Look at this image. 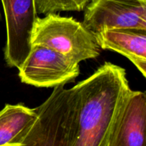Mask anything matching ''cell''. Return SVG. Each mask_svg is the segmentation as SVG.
I'll list each match as a JSON object with an SVG mask.
<instances>
[{
    "label": "cell",
    "instance_id": "cell-1",
    "mask_svg": "<svg viewBox=\"0 0 146 146\" xmlns=\"http://www.w3.org/2000/svg\"><path fill=\"white\" fill-rule=\"evenodd\" d=\"M73 88L74 104L58 146H109L114 122L131 90L125 68L106 62Z\"/></svg>",
    "mask_w": 146,
    "mask_h": 146
},
{
    "label": "cell",
    "instance_id": "cell-2",
    "mask_svg": "<svg viewBox=\"0 0 146 146\" xmlns=\"http://www.w3.org/2000/svg\"><path fill=\"white\" fill-rule=\"evenodd\" d=\"M31 44L49 47L78 63L97 58L101 52L94 34L82 22L56 13L37 18Z\"/></svg>",
    "mask_w": 146,
    "mask_h": 146
},
{
    "label": "cell",
    "instance_id": "cell-3",
    "mask_svg": "<svg viewBox=\"0 0 146 146\" xmlns=\"http://www.w3.org/2000/svg\"><path fill=\"white\" fill-rule=\"evenodd\" d=\"M74 101L73 88L58 86L36 107V118L12 146H58Z\"/></svg>",
    "mask_w": 146,
    "mask_h": 146
},
{
    "label": "cell",
    "instance_id": "cell-4",
    "mask_svg": "<svg viewBox=\"0 0 146 146\" xmlns=\"http://www.w3.org/2000/svg\"><path fill=\"white\" fill-rule=\"evenodd\" d=\"M21 82L38 88H54L75 81L79 63L41 44H34L18 68Z\"/></svg>",
    "mask_w": 146,
    "mask_h": 146
},
{
    "label": "cell",
    "instance_id": "cell-5",
    "mask_svg": "<svg viewBox=\"0 0 146 146\" xmlns=\"http://www.w3.org/2000/svg\"><path fill=\"white\" fill-rule=\"evenodd\" d=\"M83 24L94 34L111 29L146 30V0H91Z\"/></svg>",
    "mask_w": 146,
    "mask_h": 146
},
{
    "label": "cell",
    "instance_id": "cell-6",
    "mask_svg": "<svg viewBox=\"0 0 146 146\" xmlns=\"http://www.w3.org/2000/svg\"><path fill=\"white\" fill-rule=\"evenodd\" d=\"M7 26L4 59L8 66L19 68L31 49L34 24L38 18L34 0H1Z\"/></svg>",
    "mask_w": 146,
    "mask_h": 146
},
{
    "label": "cell",
    "instance_id": "cell-7",
    "mask_svg": "<svg viewBox=\"0 0 146 146\" xmlns=\"http://www.w3.org/2000/svg\"><path fill=\"white\" fill-rule=\"evenodd\" d=\"M146 94L130 90L114 122L109 146H145Z\"/></svg>",
    "mask_w": 146,
    "mask_h": 146
},
{
    "label": "cell",
    "instance_id": "cell-8",
    "mask_svg": "<svg viewBox=\"0 0 146 146\" xmlns=\"http://www.w3.org/2000/svg\"><path fill=\"white\" fill-rule=\"evenodd\" d=\"M101 49L119 53L146 76V30L111 29L94 34Z\"/></svg>",
    "mask_w": 146,
    "mask_h": 146
},
{
    "label": "cell",
    "instance_id": "cell-9",
    "mask_svg": "<svg viewBox=\"0 0 146 146\" xmlns=\"http://www.w3.org/2000/svg\"><path fill=\"white\" fill-rule=\"evenodd\" d=\"M36 118V108L6 104L0 111V146H12Z\"/></svg>",
    "mask_w": 146,
    "mask_h": 146
},
{
    "label": "cell",
    "instance_id": "cell-10",
    "mask_svg": "<svg viewBox=\"0 0 146 146\" xmlns=\"http://www.w3.org/2000/svg\"><path fill=\"white\" fill-rule=\"evenodd\" d=\"M91 0H34L38 14L58 11H81Z\"/></svg>",
    "mask_w": 146,
    "mask_h": 146
},
{
    "label": "cell",
    "instance_id": "cell-11",
    "mask_svg": "<svg viewBox=\"0 0 146 146\" xmlns=\"http://www.w3.org/2000/svg\"><path fill=\"white\" fill-rule=\"evenodd\" d=\"M1 13H0V21H1Z\"/></svg>",
    "mask_w": 146,
    "mask_h": 146
}]
</instances>
